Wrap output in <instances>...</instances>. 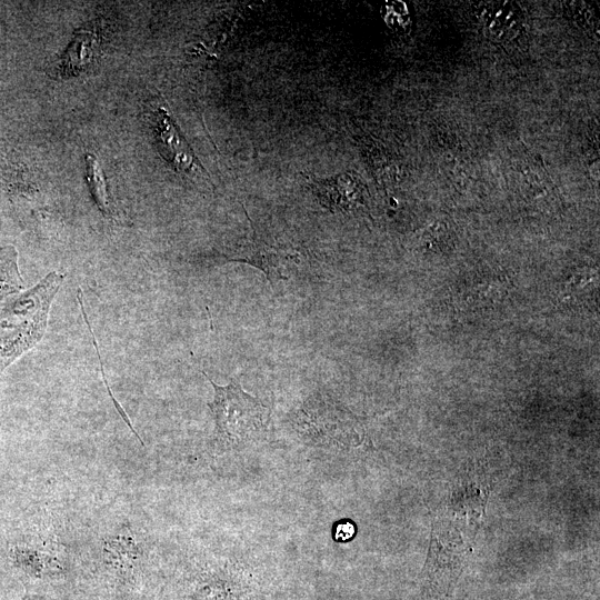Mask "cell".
Wrapping results in <instances>:
<instances>
[{"instance_id": "3", "label": "cell", "mask_w": 600, "mask_h": 600, "mask_svg": "<svg viewBox=\"0 0 600 600\" xmlns=\"http://www.w3.org/2000/svg\"><path fill=\"white\" fill-rule=\"evenodd\" d=\"M154 117L156 134L162 157L178 171L191 172L197 168L203 170L169 112L160 107Z\"/></svg>"}, {"instance_id": "8", "label": "cell", "mask_w": 600, "mask_h": 600, "mask_svg": "<svg viewBox=\"0 0 600 600\" xmlns=\"http://www.w3.org/2000/svg\"><path fill=\"white\" fill-rule=\"evenodd\" d=\"M87 160V180L97 206L106 214H110V199L103 170L97 158L90 153Z\"/></svg>"}, {"instance_id": "1", "label": "cell", "mask_w": 600, "mask_h": 600, "mask_svg": "<svg viewBox=\"0 0 600 600\" xmlns=\"http://www.w3.org/2000/svg\"><path fill=\"white\" fill-rule=\"evenodd\" d=\"M64 274L51 271L0 311V373L43 337Z\"/></svg>"}, {"instance_id": "9", "label": "cell", "mask_w": 600, "mask_h": 600, "mask_svg": "<svg viewBox=\"0 0 600 600\" xmlns=\"http://www.w3.org/2000/svg\"><path fill=\"white\" fill-rule=\"evenodd\" d=\"M94 38L91 33H77L68 53L63 57L66 58L64 66H69L68 68L72 69V66H76L74 68H80V66L89 62L93 53L92 44L94 46Z\"/></svg>"}, {"instance_id": "7", "label": "cell", "mask_w": 600, "mask_h": 600, "mask_svg": "<svg viewBox=\"0 0 600 600\" xmlns=\"http://www.w3.org/2000/svg\"><path fill=\"white\" fill-rule=\"evenodd\" d=\"M23 286L17 249L13 246L0 247V300L20 291Z\"/></svg>"}, {"instance_id": "4", "label": "cell", "mask_w": 600, "mask_h": 600, "mask_svg": "<svg viewBox=\"0 0 600 600\" xmlns=\"http://www.w3.org/2000/svg\"><path fill=\"white\" fill-rule=\"evenodd\" d=\"M478 16L484 29L498 40H512L523 28L522 12L513 2L481 3Z\"/></svg>"}, {"instance_id": "11", "label": "cell", "mask_w": 600, "mask_h": 600, "mask_svg": "<svg viewBox=\"0 0 600 600\" xmlns=\"http://www.w3.org/2000/svg\"><path fill=\"white\" fill-rule=\"evenodd\" d=\"M333 537L337 541H348L356 533V527L350 521H341L334 526Z\"/></svg>"}, {"instance_id": "5", "label": "cell", "mask_w": 600, "mask_h": 600, "mask_svg": "<svg viewBox=\"0 0 600 600\" xmlns=\"http://www.w3.org/2000/svg\"><path fill=\"white\" fill-rule=\"evenodd\" d=\"M310 187L328 207L346 208L361 199L363 184L353 172L327 179H310Z\"/></svg>"}, {"instance_id": "10", "label": "cell", "mask_w": 600, "mask_h": 600, "mask_svg": "<svg viewBox=\"0 0 600 600\" xmlns=\"http://www.w3.org/2000/svg\"><path fill=\"white\" fill-rule=\"evenodd\" d=\"M77 298H78V301L80 303V307H81V311H82V314H83V318H84V321L87 322L88 324V328L89 330L91 331L92 333V340H93V346L96 348V351H97V354H98V358L100 360V368H101V373H102V377H103V383L106 386V389L109 393V396L111 397L112 401H113V404L117 409V411L120 413V416L122 417V419L126 421V423L129 426V428L131 429V431L134 433V436L140 440V442L142 443V440L140 439L139 434L136 432V430L133 429L132 424H131V421L129 420V418L127 417L126 412L123 411V409L121 408V406L118 403V401L116 400V398L113 397L111 390H110V387L108 384V381H107V378H106V374H104V370H103V364H102V359H101V356H100V352H99V349H98V344H97V341H96V338L93 336V331L90 327V323L87 319V314H86V311H84V307H83V302H82V292H81V289L79 288L78 289V293H77Z\"/></svg>"}, {"instance_id": "6", "label": "cell", "mask_w": 600, "mask_h": 600, "mask_svg": "<svg viewBox=\"0 0 600 600\" xmlns=\"http://www.w3.org/2000/svg\"><path fill=\"white\" fill-rule=\"evenodd\" d=\"M9 559L14 570L26 579H39L46 571V556L23 541L12 543Z\"/></svg>"}, {"instance_id": "2", "label": "cell", "mask_w": 600, "mask_h": 600, "mask_svg": "<svg viewBox=\"0 0 600 600\" xmlns=\"http://www.w3.org/2000/svg\"><path fill=\"white\" fill-rule=\"evenodd\" d=\"M209 408L214 419L219 440L231 447L243 443L259 434L267 424L268 409L258 398L244 392L236 380L227 386L214 383Z\"/></svg>"}]
</instances>
